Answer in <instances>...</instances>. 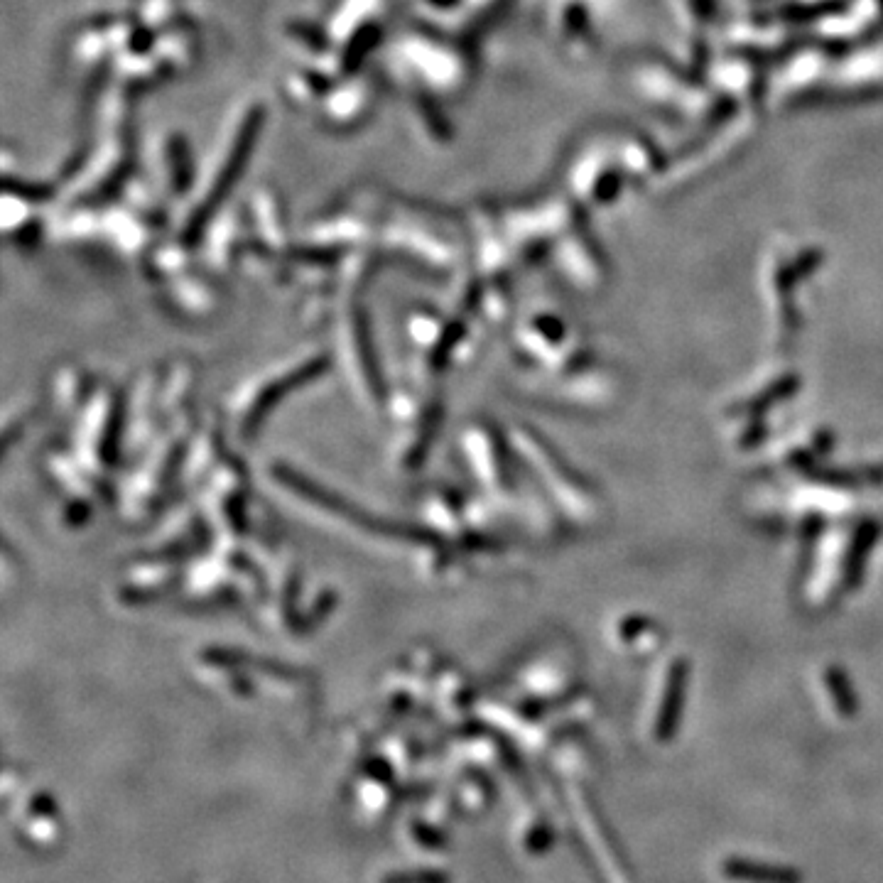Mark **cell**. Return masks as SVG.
Returning a JSON list of instances; mask_svg holds the SVG:
<instances>
[{
  "label": "cell",
  "instance_id": "obj_3",
  "mask_svg": "<svg viewBox=\"0 0 883 883\" xmlns=\"http://www.w3.org/2000/svg\"><path fill=\"white\" fill-rule=\"evenodd\" d=\"M722 874L736 883H803V876L795 869L751 859H727L722 864Z\"/></svg>",
  "mask_w": 883,
  "mask_h": 883
},
{
  "label": "cell",
  "instance_id": "obj_4",
  "mask_svg": "<svg viewBox=\"0 0 883 883\" xmlns=\"http://www.w3.org/2000/svg\"><path fill=\"white\" fill-rule=\"evenodd\" d=\"M825 685H827V692H830V702H832L834 712H837L839 717H852V714L857 712V700H854L852 690H849L847 677H844L842 673H837V670H830V673H827Z\"/></svg>",
  "mask_w": 883,
  "mask_h": 883
},
{
  "label": "cell",
  "instance_id": "obj_1",
  "mask_svg": "<svg viewBox=\"0 0 883 883\" xmlns=\"http://www.w3.org/2000/svg\"><path fill=\"white\" fill-rule=\"evenodd\" d=\"M577 817L579 822H582L584 834H587V842L594 847V859L599 861V866H604V871L609 874V881L626 883L628 876H626L624 859H621V852L619 847H616V842L611 839V832L606 834V827L604 822H601L599 812L594 810L592 803L587 807L584 800H579Z\"/></svg>",
  "mask_w": 883,
  "mask_h": 883
},
{
  "label": "cell",
  "instance_id": "obj_2",
  "mask_svg": "<svg viewBox=\"0 0 883 883\" xmlns=\"http://www.w3.org/2000/svg\"><path fill=\"white\" fill-rule=\"evenodd\" d=\"M685 665L673 663L668 670V680L663 685V697H660L658 712L653 719V734L658 741L670 739L675 734L677 717H680L682 692H685Z\"/></svg>",
  "mask_w": 883,
  "mask_h": 883
}]
</instances>
